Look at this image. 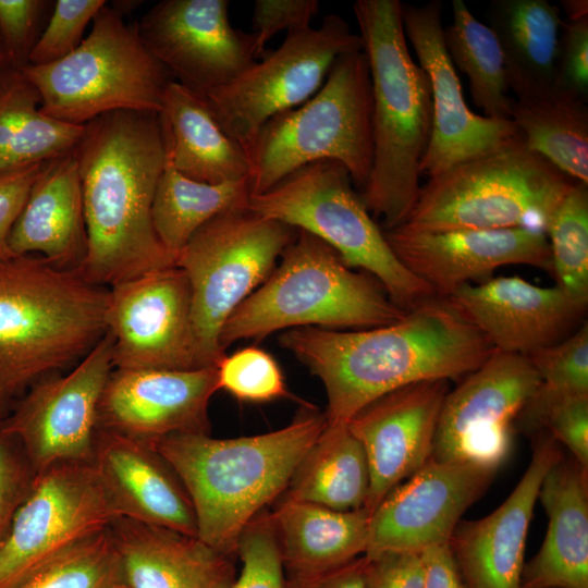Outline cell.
Segmentation results:
<instances>
[{
	"label": "cell",
	"mask_w": 588,
	"mask_h": 588,
	"mask_svg": "<svg viewBox=\"0 0 588 588\" xmlns=\"http://www.w3.org/2000/svg\"><path fill=\"white\" fill-rule=\"evenodd\" d=\"M269 278L230 316L220 334L225 352L240 340H261L283 330L369 329L401 319L405 311L376 279L355 272L315 235L297 230Z\"/></svg>",
	"instance_id": "obj_6"
},
{
	"label": "cell",
	"mask_w": 588,
	"mask_h": 588,
	"mask_svg": "<svg viewBox=\"0 0 588 588\" xmlns=\"http://www.w3.org/2000/svg\"><path fill=\"white\" fill-rule=\"evenodd\" d=\"M576 183L519 143L429 177L401 225L427 232L522 226L544 232Z\"/></svg>",
	"instance_id": "obj_8"
},
{
	"label": "cell",
	"mask_w": 588,
	"mask_h": 588,
	"mask_svg": "<svg viewBox=\"0 0 588 588\" xmlns=\"http://www.w3.org/2000/svg\"><path fill=\"white\" fill-rule=\"evenodd\" d=\"M532 437L530 462L509 497L490 514L461 520L449 547L466 588H522L528 528L544 475L563 456L546 431Z\"/></svg>",
	"instance_id": "obj_23"
},
{
	"label": "cell",
	"mask_w": 588,
	"mask_h": 588,
	"mask_svg": "<svg viewBox=\"0 0 588 588\" xmlns=\"http://www.w3.org/2000/svg\"><path fill=\"white\" fill-rule=\"evenodd\" d=\"M370 515L279 498L270 516L286 577L316 576L365 555Z\"/></svg>",
	"instance_id": "obj_29"
},
{
	"label": "cell",
	"mask_w": 588,
	"mask_h": 588,
	"mask_svg": "<svg viewBox=\"0 0 588 588\" xmlns=\"http://www.w3.org/2000/svg\"><path fill=\"white\" fill-rule=\"evenodd\" d=\"M249 195L248 181L198 182L180 173L167 154L152 203L155 231L175 261L204 224L223 211L247 207Z\"/></svg>",
	"instance_id": "obj_35"
},
{
	"label": "cell",
	"mask_w": 588,
	"mask_h": 588,
	"mask_svg": "<svg viewBox=\"0 0 588 588\" xmlns=\"http://www.w3.org/2000/svg\"><path fill=\"white\" fill-rule=\"evenodd\" d=\"M383 233L402 264L441 298L507 265H528L551 273L547 235L536 229L427 232L399 225Z\"/></svg>",
	"instance_id": "obj_20"
},
{
	"label": "cell",
	"mask_w": 588,
	"mask_h": 588,
	"mask_svg": "<svg viewBox=\"0 0 588 588\" xmlns=\"http://www.w3.org/2000/svg\"><path fill=\"white\" fill-rule=\"evenodd\" d=\"M424 588H466L448 543L432 546L421 553Z\"/></svg>",
	"instance_id": "obj_50"
},
{
	"label": "cell",
	"mask_w": 588,
	"mask_h": 588,
	"mask_svg": "<svg viewBox=\"0 0 588 588\" xmlns=\"http://www.w3.org/2000/svg\"><path fill=\"white\" fill-rule=\"evenodd\" d=\"M106 3L105 0L56 1L48 24L32 50L28 64L46 65L72 53L83 41L88 23Z\"/></svg>",
	"instance_id": "obj_42"
},
{
	"label": "cell",
	"mask_w": 588,
	"mask_h": 588,
	"mask_svg": "<svg viewBox=\"0 0 588 588\" xmlns=\"http://www.w3.org/2000/svg\"><path fill=\"white\" fill-rule=\"evenodd\" d=\"M544 233L555 285L588 303V184L577 182L572 187L550 216Z\"/></svg>",
	"instance_id": "obj_38"
},
{
	"label": "cell",
	"mask_w": 588,
	"mask_h": 588,
	"mask_svg": "<svg viewBox=\"0 0 588 588\" xmlns=\"http://www.w3.org/2000/svg\"><path fill=\"white\" fill-rule=\"evenodd\" d=\"M445 299L493 350L524 356L574 333L586 321L588 305L556 285L541 287L518 277L465 284Z\"/></svg>",
	"instance_id": "obj_24"
},
{
	"label": "cell",
	"mask_w": 588,
	"mask_h": 588,
	"mask_svg": "<svg viewBox=\"0 0 588 588\" xmlns=\"http://www.w3.org/2000/svg\"><path fill=\"white\" fill-rule=\"evenodd\" d=\"M123 583L108 528L69 548L14 588H117Z\"/></svg>",
	"instance_id": "obj_39"
},
{
	"label": "cell",
	"mask_w": 588,
	"mask_h": 588,
	"mask_svg": "<svg viewBox=\"0 0 588 588\" xmlns=\"http://www.w3.org/2000/svg\"><path fill=\"white\" fill-rule=\"evenodd\" d=\"M110 534L128 588H231L234 555L197 536L115 518Z\"/></svg>",
	"instance_id": "obj_26"
},
{
	"label": "cell",
	"mask_w": 588,
	"mask_h": 588,
	"mask_svg": "<svg viewBox=\"0 0 588 588\" xmlns=\"http://www.w3.org/2000/svg\"><path fill=\"white\" fill-rule=\"evenodd\" d=\"M353 12L372 86V166L360 196L385 230L403 224L420 192L432 130L427 73L412 58L400 0H357Z\"/></svg>",
	"instance_id": "obj_4"
},
{
	"label": "cell",
	"mask_w": 588,
	"mask_h": 588,
	"mask_svg": "<svg viewBox=\"0 0 588 588\" xmlns=\"http://www.w3.org/2000/svg\"><path fill=\"white\" fill-rule=\"evenodd\" d=\"M586 99L555 84L513 100L511 119L525 146L577 182L588 184Z\"/></svg>",
	"instance_id": "obj_34"
},
{
	"label": "cell",
	"mask_w": 588,
	"mask_h": 588,
	"mask_svg": "<svg viewBox=\"0 0 588 588\" xmlns=\"http://www.w3.org/2000/svg\"><path fill=\"white\" fill-rule=\"evenodd\" d=\"M365 556L368 588H424L420 553L387 551Z\"/></svg>",
	"instance_id": "obj_49"
},
{
	"label": "cell",
	"mask_w": 588,
	"mask_h": 588,
	"mask_svg": "<svg viewBox=\"0 0 588 588\" xmlns=\"http://www.w3.org/2000/svg\"><path fill=\"white\" fill-rule=\"evenodd\" d=\"M286 588H368L367 560L362 555L330 572L311 577H286Z\"/></svg>",
	"instance_id": "obj_51"
},
{
	"label": "cell",
	"mask_w": 588,
	"mask_h": 588,
	"mask_svg": "<svg viewBox=\"0 0 588 588\" xmlns=\"http://www.w3.org/2000/svg\"><path fill=\"white\" fill-rule=\"evenodd\" d=\"M3 418H0V543L36 476L22 445L7 429Z\"/></svg>",
	"instance_id": "obj_44"
},
{
	"label": "cell",
	"mask_w": 588,
	"mask_h": 588,
	"mask_svg": "<svg viewBox=\"0 0 588 588\" xmlns=\"http://www.w3.org/2000/svg\"><path fill=\"white\" fill-rule=\"evenodd\" d=\"M554 84L587 100L588 17L563 21Z\"/></svg>",
	"instance_id": "obj_46"
},
{
	"label": "cell",
	"mask_w": 588,
	"mask_h": 588,
	"mask_svg": "<svg viewBox=\"0 0 588 588\" xmlns=\"http://www.w3.org/2000/svg\"><path fill=\"white\" fill-rule=\"evenodd\" d=\"M117 518L90 463L37 473L0 543V588H14Z\"/></svg>",
	"instance_id": "obj_13"
},
{
	"label": "cell",
	"mask_w": 588,
	"mask_h": 588,
	"mask_svg": "<svg viewBox=\"0 0 588 588\" xmlns=\"http://www.w3.org/2000/svg\"><path fill=\"white\" fill-rule=\"evenodd\" d=\"M370 485L365 450L345 421L327 425L280 497L336 511L365 507Z\"/></svg>",
	"instance_id": "obj_32"
},
{
	"label": "cell",
	"mask_w": 588,
	"mask_h": 588,
	"mask_svg": "<svg viewBox=\"0 0 588 588\" xmlns=\"http://www.w3.org/2000/svg\"><path fill=\"white\" fill-rule=\"evenodd\" d=\"M9 246L14 256L39 255L61 269L82 266L87 232L74 152L42 163L11 230Z\"/></svg>",
	"instance_id": "obj_27"
},
{
	"label": "cell",
	"mask_w": 588,
	"mask_h": 588,
	"mask_svg": "<svg viewBox=\"0 0 588 588\" xmlns=\"http://www.w3.org/2000/svg\"><path fill=\"white\" fill-rule=\"evenodd\" d=\"M372 103L365 52L339 56L314 96L270 118L245 147L249 194H261L320 160L341 162L362 193L372 166Z\"/></svg>",
	"instance_id": "obj_7"
},
{
	"label": "cell",
	"mask_w": 588,
	"mask_h": 588,
	"mask_svg": "<svg viewBox=\"0 0 588 588\" xmlns=\"http://www.w3.org/2000/svg\"><path fill=\"white\" fill-rule=\"evenodd\" d=\"M52 3L47 0H0V40L8 66L22 70L28 64L42 32L41 23L53 8Z\"/></svg>",
	"instance_id": "obj_43"
},
{
	"label": "cell",
	"mask_w": 588,
	"mask_h": 588,
	"mask_svg": "<svg viewBox=\"0 0 588 588\" xmlns=\"http://www.w3.org/2000/svg\"><path fill=\"white\" fill-rule=\"evenodd\" d=\"M11 402L12 397L0 388V418H3L8 415Z\"/></svg>",
	"instance_id": "obj_53"
},
{
	"label": "cell",
	"mask_w": 588,
	"mask_h": 588,
	"mask_svg": "<svg viewBox=\"0 0 588 588\" xmlns=\"http://www.w3.org/2000/svg\"><path fill=\"white\" fill-rule=\"evenodd\" d=\"M108 297L39 255L0 261V388L13 399L81 360L107 332Z\"/></svg>",
	"instance_id": "obj_5"
},
{
	"label": "cell",
	"mask_w": 588,
	"mask_h": 588,
	"mask_svg": "<svg viewBox=\"0 0 588 588\" xmlns=\"http://www.w3.org/2000/svg\"><path fill=\"white\" fill-rule=\"evenodd\" d=\"M84 126L74 155L87 253L76 271L90 283L110 287L174 266L151 213L167 156L159 112L113 111Z\"/></svg>",
	"instance_id": "obj_2"
},
{
	"label": "cell",
	"mask_w": 588,
	"mask_h": 588,
	"mask_svg": "<svg viewBox=\"0 0 588 588\" xmlns=\"http://www.w3.org/2000/svg\"><path fill=\"white\" fill-rule=\"evenodd\" d=\"M117 588H128V587L125 585V583H123V584L119 585Z\"/></svg>",
	"instance_id": "obj_55"
},
{
	"label": "cell",
	"mask_w": 588,
	"mask_h": 588,
	"mask_svg": "<svg viewBox=\"0 0 588 588\" xmlns=\"http://www.w3.org/2000/svg\"><path fill=\"white\" fill-rule=\"evenodd\" d=\"M106 327L114 369L198 368L191 285L175 265L110 286Z\"/></svg>",
	"instance_id": "obj_16"
},
{
	"label": "cell",
	"mask_w": 588,
	"mask_h": 588,
	"mask_svg": "<svg viewBox=\"0 0 588 588\" xmlns=\"http://www.w3.org/2000/svg\"><path fill=\"white\" fill-rule=\"evenodd\" d=\"M113 369V339L106 332L70 372L33 383L3 418L36 474L59 464L91 462L98 406Z\"/></svg>",
	"instance_id": "obj_14"
},
{
	"label": "cell",
	"mask_w": 588,
	"mask_h": 588,
	"mask_svg": "<svg viewBox=\"0 0 588 588\" xmlns=\"http://www.w3.org/2000/svg\"><path fill=\"white\" fill-rule=\"evenodd\" d=\"M279 342L321 380L329 422H347L370 402L412 383L461 381L494 351L438 296L387 326L351 331L295 328L283 332Z\"/></svg>",
	"instance_id": "obj_1"
},
{
	"label": "cell",
	"mask_w": 588,
	"mask_h": 588,
	"mask_svg": "<svg viewBox=\"0 0 588 588\" xmlns=\"http://www.w3.org/2000/svg\"><path fill=\"white\" fill-rule=\"evenodd\" d=\"M216 367L189 370L113 369L98 406V429L155 445L186 432L209 433Z\"/></svg>",
	"instance_id": "obj_21"
},
{
	"label": "cell",
	"mask_w": 588,
	"mask_h": 588,
	"mask_svg": "<svg viewBox=\"0 0 588 588\" xmlns=\"http://www.w3.org/2000/svg\"><path fill=\"white\" fill-rule=\"evenodd\" d=\"M539 383L515 421V431H541L549 411L559 403L588 395V323L561 342L529 354Z\"/></svg>",
	"instance_id": "obj_37"
},
{
	"label": "cell",
	"mask_w": 588,
	"mask_h": 588,
	"mask_svg": "<svg viewBox=\"0 0 588 588\" xmlns=\"http://www.w3.org/2000/svg\"><path fill=\"white\" fill-rule=\"evenodd\" d=\"M538 383L527 356L494 350L448 392L430 458L498 470L512 451L516 418Z\"/></svg>",
	"instance_id": "obj_15"
},
{
	"label": "cell",
	"mask_w": 588,
	"mask_h": 588,
	"mask_svg": "<svg viewBox=\"0 0 588 588\" xmlns=\"http://www.w3.org/2000/svg\"><path fill=\"white\" fill-rule=\"evenodd\" d=\"M7 56L2 46V42L0 40V74L3 71V69L7 66Z\"/></svg>",
	"instance_id": "obj_54"
},
{
	"label": "cell",
	"mask_w": 588,
	"mask_h": 588,
	"mask_svg": "<svg viewBox=\"0 0 588 588\" xmlns=\"http://www.w3.org/2000/svg\"><path fill=\"white\" fill-rule=\"evenodd\" d=\"M228 0H162L137 23L149 52L173 79L200 97L256 62L253 33L234 28Z\"/></svg>",
	"instance_id": "obj_18"
},
{
	"label": "cell",
	"mask_w": 588,
	"mask_h": 588,
	"mask_svg": "<svg viewBox=\"0 0 588 588\" xmlns=\"http://www.w3.org/2000/svg\"><path fill=\"white\" fill-rule=\"evenodd\" d=\"M448 380H427L389 392L348 421L362 443L370 485L365 509L371 514L384 497L430 458Z\"/></svg>",
	"instance_id": "obj_22"
},
{
	"label": "cell",
	"mask_w": 588,
	"mask_h": 588,
	"mask_svg": "<svg viewBox=\"0 0 588 588\" xmlns=\"http://www.w3.org/2000/svg\"><path fill=\"white\" fill-rule=\"evenodd\" d=\"M36 87L21 70L0 74V173L75 151L84 125L56 120L40 110Z\"/></svg>",
	"instance_id": "obj_33"
},
{
	"label": "cell",
	"mask_w": 588,
	"mask_h": 588,
	"mask_svg": "<svg viewBox=\"0 0 588 588\" xmlns=\"http://www.w3.org/2000/svg\"><path fill=\"white\" fill-rule=\"evenodd\" d=\"M297 230L248 207L223 211L204 224L175 256L192 291L198 368L216 367L225 352L222 328L274 270Z\"/></svg>",
	"instance_id": "obj_11"
},
{
	"label": "cell",
	"mask_w": 588,
	"mask_h": 588,
	"mask_svg": "<svg viewBox=\"0 0 588 588\" xmlns=\"http://www.w3.org/2000/svg\"><path fill=\"white\" fill-rule=\"evenodd\" d=\"M355 50H363L359 35L329 14L317 28L287 34L277 50L203 98L220 127L245 148L270 118L314 96L339 56Z\"/></svg>",
	"instance_id": "obj_12"
},
{
	"label": "cell",
	"mask_w": 588,
	"mask_h": 588,
	"mask_svg": "<svg viewBox=\"0 0 588 588\" xmlns=\"http://www.w3.org/2000/svg\"><path fill=\"white\" fill-rule=\"evenodd\" d=\"M21 71L38 90L41 112L74 125L120 110L160 112L164 90L174 81L142 41L137 23L127 24L107 3L72 53Z\"/></svg>",
	"instance_id": "obj_10"
},
{
	"label": "cell",
	"mask_w": 588,
	"mask_h": 588,
	"mask_svg": "<svg viewBox=\"0 0 588 588\" xmlns=\"http://www.w3.org/2000/svg\"><path fill=\"white\" fill-rule=\"evenodd\" d=\"M159 115L167 154L180 173L208 184L248 181L245 148L220 127L203 97L172 81Z\"/></svg>",
	"instance_id": "obj_30"
},
{
	"label": "cell",
	"mask_w": 588,
	"mask_h": 588,
	"mask_svg": "<svg viewBox=\"0 0 588 588\" xmlns=\"http://www.w3.org/2000/svg\"><path fill=\"white\" fill-rule=\"evenodd\" d=\"M90 464L117 518L197 536L191 499L154 444L98 429Z\"/></svg>",
	"instance_id": "obj_25"
},
{
	"label": "cell",
	"mask_w": 588,
	"mask_h": 588,
	"mask_svg": "<svg viewBox=\"0 0 588 588\" xmlns=\"http://www.w3.org/2000/svg\"><path fill=\"white\" fill-rule=\"evenodd\" d=\"M236 556L242 568L231 588H286L270 512H260L246 525L238 538Z\"/></svg>",
	"instance_id": "obj_41"
},
{
	"label": "cell",
	"mask_w": 588,
	"mask_h": 588,
	"mask_svg": "<svg viewBox=\"0 0 588 588\" xmlns=\"http://www.w3.org/2000/svg\"><path fill=\"white\" fill-rule=\"evenodd\" d=\"M486 17L516 98L552 87L564 21L560 8L547 0H492Z\"/></svg>",
	"instance_id": "obj_31"
},
{
	"label": "cell",
	"mask_w": 588,
	"mask_h": 588,
	"mask_svg": "<svg viewBox=\"0 0 588 588\" xmlns=\"http://www.w3.org/2000/svg\"><path fill=\"white\" fill-rule=\"evenodd\" d=\"M561 5L567 14V20L588 17L587 0H562Z\"/></svg>",
	"instance_id": "obj_52"
},
{
	"label": "cell",
	"mask_w": 588,
	"mask_h": 588,
	"mask_svg": "<svg viewBox=\"0 0 588 588\" xmlns=\"http://www.w3.org/2000/svg\"><path fill=\"white\" fill-rule=\"evenodd\" d=\"M326 425L324 413L308 408L271 432L232 439L204 432L174 433L155 446L191 499L197 537L236 556L243 529L283 494Z\"/></svg>",
	"instance_id": "obj_3"
},
{
	"label": "cell",
	"mask_w": 588,
	"mask_h": 588,
	"mask_svg": "<svg viewBox=\"0 0 588 588\" xmlns=\"http://www.w3.org/2000/svg\"><path fill=\"white\" fill-rule=\"evenodd\" d=\"M247 207L323 241L346 266L376 279L403 311L436 296L393 253L339 161L304 166L268 191L250 195Z\"/></svg>",
	"instance_id": "obj_9"
},
{
	"label": "cell",
	"mask_w": 588,
	"mask_h": 588,
	"mask_svg": "<svg viewBox=\"0 0 588 588\" xmlns=\"http://www.w3.org/2000/svg\"><path fill=\"white\" fill-rule=\"evenodd\" d=\"M452 23L443 39L452 63L468 78L473 102L485 117L512 120L513 98L500 45L488 25L479 22L463 0L452 1Z\"/></svg>",
	"instance_id": "obj_36"
},
{
	"label": "cell",
	"mask_w": 588,
	"mask_h": 588,
	"mask_svg": "<svg viewBox=\"0 0 588 588\" xmlns=\"http://www.w3.org/2000/svg\"><path fill=\"white\" fill-rule=\"evenodd\" d=\"M538 500L548 528L524 565L522 588H588V470L563 454L544 475Z\"/></svg>",
	"instance_id": "obj_28"
},
{
	"label": "cell",
	"mask_w": 588,
	"mask_h": 588,
	"mask_svg": "<svg viewBox=\"0 0 588 588\" xmlns=\"http://www.w3.org/2000/svg\"><path fill=\"white\" fill-rule=\"evenodd\" d=\"M317 0H257L254 5L253 28L256 56L264 53L266 44L279 32L297 33L310 28L317 15Z\"/></svg>",
	"instance_id": "obj_45"
},
{
	"label": "cell",
	"mask_w": 588,
	"mask_h": 588,
	"mask_svg": "<svg viewBox=\"0 0 588 588\" xmlns=\"http://www.w3.org/2000/svg\"><path fill=\"white\" fill-rule=\"evenodd\" d=\"M42 163H32L0 173V261L14 257L9 246V236Z\"/></svg>",
	"instance_id": "obj_48"
},
{
	"label": "cell",
	"mask_w": 588,
	"mask_h": 588,
	"mask_svg": "<svg viewBox=\"0 0 588 588\" xmlns=\"http://www.w3.org/2000/svg\"><path fill=\"white\" fill-rule=\"evenodd\" d=\"M442 3H402L406 39L427 73L432 99V130L420 161V174L436 176L474 158L524 143L513 120H497L474 113L443 39Z\"/></svg>",
	"instance_id": "obj_17"
},
{
	"label": "cell",
	"mask_w": 588,
	"mask_h": 588,
	"mask_svg": "<svg viewBox=\"0 0 588 588\" xmlns=\"http://www.w3.org/2000/svg\"><path fill=\"white\" fill-rule=\"evenodd\" d=\"M497 471L469 462L429 458L371 513L365 555L421 553L448 543L462 515L488 490Z\"/></svg>",
	"instance_id": "obj_19"
},
{
	"label": "cell",
	"mask_w": 588,
	"mask_h": 588,
	"mask_svg": "<svg viewBox=\"0 0 588 588\" xmlns=\"http://www.w3.org/2000/svg\"><path fill=\"white\" fill-rule=\"evenodd\" d=\"M541 431L567 448L571 456L588 470V395L575 396L552 407Z\"/></svg>",
	"instance_id": "obj_47"
},
{
	"label": "cell",
	"mask_w": 588,
	"mask_h": 588,
	"mask_svg": "<svg viewBox=\"0 0 588 588\" xmlns=\"http://www.w3.org/2000/svg\"><path fill=\"white\" fill-rule=\"evenodd\" d=\"M216 372L218 391L224 390L241 402L262 403L290 396L279 364L259 347L224 355Z\"/></svg>",
	"instance_id": "obj_40"
}]
</instances>
